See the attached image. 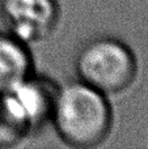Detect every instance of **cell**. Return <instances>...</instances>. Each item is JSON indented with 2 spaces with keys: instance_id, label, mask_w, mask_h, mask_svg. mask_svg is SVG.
I'll use <instances>...</instances> for the list:
<instances>
[{
  "instance_id": "obj_2",
  "label": "cell",
  "mask_w": 148,
  "mask_h": 149,
  "mask_svg": "<svg viewBox=\"0 0 148 149\" xmlns=\"http://www.w3.org/2000/svg\"><path fill=\"white\" fill-rule=\"evenodd\" d=\"M77 80L106 95H115L133 86L138 76V58L125 41L112 36L88 39L76 52Z\"/></svg>"
},
{
  "instance_id": "obj_4",
  "label": "cell",
  "mask_w": 148,
  "mask_h": 149,
  "mask_svg": "<svg viewBox=\"0 0 148 149\" xmlns=\"http://www.w3.org/2000/svg\"><path fill=\"white\" fill-rule=\"evenodd\" d=\"M60 16L58 0H0L4 29L29 46L49 39L59 26Z\"/></svg>"
},
{
  "instance_id": "obj_1",
  "label": "cell",
  "mask_w": 148,
  "mask_h": 149,
  "mask_svg": "<svg viewBox=\"0 0 148 149\" xmlns=\"http://www.w3.org/2000/svg\"><path fill=\"white\" fill-rule=\"evenodd\" d=\"M50 124L68 147H100L109 139L114 124L109 95L80 80L59 85Z\"/></svg>"
},
{
  "instance_id": "obj_5",
  "label": "cell",
  "mask_w": 148,
  "mask_h": 149,
  "mask_svg": "<svg viewBox=\"0 0 148 149\" xmlns=\"http://www.w3.org/2000/svg\"><path fill=\"white\" fill-rule=\"evenodd\" d=\"M36 72L30 46L9 31L0 30V94Z\"/></svg>"
},
{
  "instance_id": "obj_3",
  "label": "cell",
  "mask_w": 148,
  "mask_h": 149,
  "mask_svg": "<svg viewBox=\"0 0 148 149\" xmlns=\"http://www.w3.org/2000/svg\"><path fill=\"white\" fill-rule=\"evenodd\" d=\"M58 86L50 77L34 72L0 94V105L9 120L29 137L51 122Z\"/></svg>"
}]
</instances>
